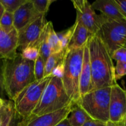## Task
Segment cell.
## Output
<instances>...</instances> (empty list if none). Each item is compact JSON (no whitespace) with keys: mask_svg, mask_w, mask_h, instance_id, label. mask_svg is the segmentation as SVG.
Segmentation results:
<instances>
[{"mask_svg":"<svg viewBox=\"0 0 126 126\" xmlns=\"http://www.w3.org/2000/svg\"><path fill=\"white\" fill-rule=\"evenodd\" d=\"M91 70L89 91L111 87L117 83L111 55L98 34L92 35L87 43Z\"/></svg>","mask_w":126,"mask_h":126,"instance_id":"1","label":"cell"},{"mask_svg":"<svg viewBox=\"0 0 126 126\" xmlns=\"http://www.w3.org/2000/svg\"><path fill=\"white\" fill-rule=\"evenodd\" d=\"M34 62L22 58L18 52L13 58L3 59L2 77L6 95L13 101L21 91L35 81Z\"/></svg>","mask_w":126,"mask_h":126,"instance_id":"2","label":"cell"},{"mask_svg":"<svg viewBox=\"0 0 126 126\" xmlns=\"http://www.w3.org/2000/svg\"><path fill=\"white\" fill-rule=\"evenodd\" d=\"M73 103L66 94L61 79L52 76L32 114L35 116L45 115L68 107Z\"/></svg>","mask_w":126,"mask_h":126,"instance_id":"3","label":"cell"},{"mask_svg":"<svg viewBox=\"0 0 126 126\" xmlns=\"http://www.w3.org/2000/svg\"><path fill=\"white\" fill-rule=\"evenodd\" d=\"M84 46L66 49L63 60L64 72L62 81L66 94L74 103H76L80 98L79 78Z\"/></svg>","mask_w":126,"mask_h":126,"instance_id":"4","label":"cell"},{"mask_svg":"<svg viewBox=\"0 0 126 126\" xmlns=\"http://www.w3.org/2000/svg\"><path fill=\"white\" fill-rule=\"evenodd\" d=\"M111 87L89 91L80 97L76 103L92 119L109 122V103Z\"/></svg>","mask_w":126,"mask_h":126,"instance_id":"5","label":"cell"},{"mask_svg":"<svg viewBox=\"0 0 126 126\" xmlns=\"http://www.w3.org/2000/svg\"><path fill=\"white\" fill-rule=\"evenodd\" d=\"M51 78L50 75L35 80L21 91L13 100L15 110L21 117L27 118L32 114Z\"/></svg>","mask_w":126,"mask_h":126,"instance_id":"6","label":"cell"},{"mask_svg":"<svg viewBox=\"0 0 126 126\" xmlns=\"http://www.w3.org/2000/svg\"><path fill=\"white\" fill-rule=\"evenodd\" d=\"M111 55L121 47H126V20L107 18L97 32Z\"/></svg>","mask_w":126,"mask_h":126,"instance_id":"7","label":"cell"},{"mask_svg":"<svg viewBox=\"0 0 126 126\" xmlns=\"http://www.w3.org/2000/svg\"><path fill=\"white\" fill-rule=\"evenodd\" d=\"M76 11V21L82 25L92 34H97L101 26L107 19L102 14H97L87 0H73Z\"/></svg>","mask_w":126,"mask_h":126,"instance_id":"8","label":"cell"},{"mask_svg":"<svg viewBox=\"0 0 126 126\" xmlns=\"http://www.w3.org/2000/svg\"><path fill=\"white\" fill-rule=\"evenodd\" d=\"M126 92L118 83L111 87L109 121L113 124L126 121Z\"/></svg>","mask_w":126,"mask_h":126,"instance_id":"9","label":"cell"},{"mask_svg":"<svg viewBox=\"0 0 126 126\" xmlns=\"http://www.w3.org/2000/svg\"><path fill=\"white\" fill-rule=\"evenodd\" d=\"M47 22L45 14H39L34 20L17 31V50L21 52L34 43L39 38Z\"/></svg>","mask_w":126,"mask_h":126,"instance_id":"10","label":"cell"},{"mask_svg":"<svg viewBox=\"0 0 126 126\" xmlns=\"http://www.w3.org/2000/svg\"><path fill=\"white\" fill-rule=\"evenodd\" d=\"M72 104L45 115L35 116L31 114L27 118H22L18 126H56L67 118L71 111Z\"/></svg>","mask_w":126,"mask_h":126,"instance_id":"11","label":"cell"},{"mask_svg":"<svg viewBox=\"0 0 126 126\" xmlns=\"http://www.w3.org/2000/svg\"><path fill=\"white\" fill-rule=\"evenodd\" d=\"M39 15L34 9L32 1L26 0L13 13L14 27L17 32L34 20Z\"/></svg>","mask_w":126,"mask_h":126,"instance_id":"12","label":"cell"},{"mask_svg":"<svg viewBox=\"0 0 126 126\" xmlns=\"http://www.w3.org/2000/svg\"><path fill=\"white\" fill-rule=\"evenodd\" d=\"M17 53L16 30L7 33L0 27V59H11L14 57Z\"/></svg>","mask_w":126,"mask_h":126,"instance_id":"13","label":"cell"},{"mask_svg":"<svg viewBox=\"0 0 126 126\" xmlns=\"http://www.w3.org/2000/svg\"><path fill=\"white\" fill-rule=\"evenodd\" d=\"M91 6L95 11L100 12L101 14L108 19L126 20L117 8L114 0H97Z\"/></svg>","mask_w":126,"mask_h":126,"instance_id":"14","label":"cell"},{"mask_svg":"<svg viewBox=\"0 0 126 126\" xmlns=\"http://www.w3.org/2000/svg\"><path fill=\"white\" fill-rule=\"evenodd\" d=\"M91 82V70L87 44L84 47L83 59L79 78L80 97L89 92Z\"/></svg>","mask_w":126,"mask_h":126,"instance_id":"15","label":"cell"},{"mask_svg":"<svg viewBox=\"0 0 126 126\" xmlns=\"http://www.w3.org/2000/svg\"><path fill=\"white\" fill-rule=\"evenodd\" d=\"M93 34L89 32L84 26L75 21L74 29L71 39L66 49H78L83 47Z\"/></svg>","mask_w":126,"mask_h":126,"instance_id":"16","label":"cell"},{"mask_svg":"<svg viewBox=\"0 0 126 126\" xmlns=\"http://www.w3.org/2000/svg\"><path fill=\"white\" fill-rule=\"evenodd\" d=\"M66 119L69 126H82L85 123L92 119L80 106L74 102Z\"/></svg>","mask_w":126,"mask_h":126,"instance_id":"17","label":"cell"},{"mask_svg":"<svg viewBox=\"0 0 126 126\" xmlns=\"http://www.w3.org/2000/svg\"><path fill=\"white\" fill-rule=\"evenodd\" d=\"M21 117L15 110L13 102L6 100L5 110L1 120V126H18Z\"/></svg>","mask_w":126,"mask_h":126,"instance_id":"18","label":"cell"},{"mask_svg":"<svg viewBox=\"0 0 126 126\" xmlns=\"http://www.w3.org/2000/svg\"><path fill=\"white\" fill-rule=\"evenodd\" d=\"M64 50L58 53H53L49 56L45 62L44 78L50 76L53 69L63 62L65 54Z\"/></svg>","mask_w":126,"mask_h":126,"instance_id":"19","label":"cell"},{"mask_svg":"<svg viewBox=\"0 0 126 126\" xmlns=\"http://www.w3.org/2000/svg\"><path fill=\"white\" fill-rule=\"evenodd\" d=\"M51 23V22H47L46 25L44 26V28L43 29V32H42V33H43V39H42L40 47H39V55L41 56L44 62H46L47 59L51 54L47 40L49 27H50Z\"/></svg>","mask_w":126,"mask_h":126,"instance_id":"20","label":"cell"},{"mask_svg":"<svg viewBox=\"0 0 126 126\" xmlns=\"http://www.w3.org/2000/svg\"><path fill=\"white\" fill-rule=\"evenodd\" d=\"M47 40L51 54L58 53L63 51L62 49L60 40H59V38H58L56 32L54 30L52 23H50V27H49Z\"/></svg>","mask_w":126,"mask_h":126,"instance_id":"21","label":"cell"},{"mask_svg":"<svg viewBox=\"0 0 126 126\" xmlns=\"http://www.w3.org/2000/svg\"><path fill=\"white\" fill-rule=\"evenodd\" d=\"M0 27L7 33H10L15 29L14 27L13 14L6 11L4 12L0 18Z\"/></svg>","mask_w":126,"mask_h":126,"instance_id":"22","label":"cell"},{"mask_svg":"<svg viewBox=\"0 0 126 126\" xmlns=\"http://www.w3.org/2000/svg\"><path fill=\"white\" fill-rule=\"evenodd\" d=\"M73 29L74 25L69 28H68V29L56 33L57 35L58 38H59V40H60L62 49L63 50H65V51L66 49H67V47L70 41L71 36H72Z\"/></svg>","mask_w":126,"mask_h":126,"instance_id":"23","label":"cell"},{"mask_svg":"<svg viewBox=\"0 0 126 126\" xmlns=\"http://www.w3.org/2000/svg\"><path fill=\"white\" fill-rule=\"evenodd\" d=\"M22 58L34 62L39 55V49L33 46H28L20 52Z\"/></svg>","mask_w":126,"mask_h":126,"instance_id":"24","label":"cell"},{"mask_svg":"<svg viewBox=\"0 0 126 126\" xmlns=\"http://www.w3.org/2000/svg\"><path fill=\"white\" fill-rule=\"evenodd\" d=\"M35 11L39 14H46L54 0H31Z\"/></svg>","mask_w":126,"mask_h":126,"instance_id":"25","label":"cell"},{"mask_svg":"<svg viewBox=\"0 0 126 126\" xmlns=\"http://www.w3.org/2000/svg\"><path fill=\"white\" fill-rule=\"evenodd\" d=\"M45 62L40 55H38L34 61V75L35 80L41 79L44 78Z\"/></svg>","mask_w":126,"mask_h":126,"instance_id":"26","label":"cell"},{"mask_svg":"<svg viewBox=\"0 0 126 126\" xmlns=\"http://www.w3.org/2000/svg\"><path fill=\"white\" fill-rule=\"evenodd\" d=\"M25 1L26 0H0V2L3 6L5 11L13 14Z\"/></svg>","mask_w":126,"mask_h":126,"instance_id":"27","label":"cell"},{"mask_svg":"<svg viewBox=\"0 0 126 126\" xmlns=\"http://www.w3.org/2000/svg\"><path fill=\"white\" fill-rule=\"evenodd\" d=\"M114 71L116 81L121 79L126 74V63L116 62V65L114 66Z\"/></svg>","mask_w":126,"mask_h":126,"instance_id":"28","label":"cell"},{"mask_svg":"<svg viewBox=\"0 0 126 126\" xmlns=\"http://www.w3.org/2000/svg\"><path fill=\"white\" fill-rule=\"evenodd\" d=\"M111 57L116 62L126 63V47H121L112 54Z\"/></svg>","mask_w":126,"mask_h":126,"instance_id":"29","label":"cell"},{"mask_svg":"<svg viewBox=\"0 0 126 126\" xmlns=\"http://www.w3.org/2000/svg\"><path fill=\"white\" fill-rule=\"evenodd\" d=\"M64 72V66H63V62H62L61 63L57 65L55 68L52 71L51 74L52 76H54V77L59 78L62 79L63 75Z\"/></svg>","mask_w":126,"mask_h":126,"instance_id":"30","label":"cell"},{"mask_svg":"<svg viewBox=\"0 0 126 126\" xmlns=\"http://www.w3.org/2000/svg\"><path fill=\"white\" fill-rule=\"evenodd\" d=\"M2 68H3V59H0V98L2 100H5L4 98L6 95L4 88Z\"/></svg>","mask_w":126,"mask_h":126,"instance_id":"31","label":"cell"},{"mask_svg":"<svg viewBox=\"0 0 126 126\" xmlns=\"http://www.w3.org/2000/svg\"><path fill=\"white\" fill-rule=\"evenodd\" d=\"M120 13L126 18V0H114Z\"/></svg>","mask_w":126,"mask_h":126,"instance_id":"32","label":"cell"},{"mask_svg":"<svg viewBox=\"0 0 126 126\" xmlns=\"http://www.w3.org/2000/svg\"><path fill=\"white\" fill-rule=\"evenodd\" d=\"M107 124L108 123H104L95 119H91L85 123L82 126H107Z\"/></svg>","mask_w":126,"mask_h":126,"instance_id":"33","label":"cell"},{"mask_svg":"<svg viewBox=\"0 0 126 126\" xmlns=\"http://www.w3.org/2000/svg\"><path fill=\"white\" fill-rule=\"evenodd\" d=\"M6 100L4 101V103L2 107H1V108H0V126H1V120H2V116H3L4 112V110H5V103H6Z\"/></svg>","mask_w":126,"mask_h":126,"instance_id":"34","label":"cell"},{"mask_svg":"<svg viewBox=\"0 0 126 126\" xmlns=\"http://www.w3.org/2000/svg\"><path fill=\"white\" fill-rule=\"evenodd\" d=\"M56 126H69L68 122L67 119H65L63 121L61 122V123H59V124H57Z\"/></svg>","mask_w":126,"mask_h":126,"instance_id":"35","label":"cell"},{"mask_svg":"<svg viewBox=\"0 0 126 126\" xmlns=\"http://www.w3.org/2000/svg\"><path fill=\"white\" fill-rule=\"evenodd\" d=\"M5 12V10H4V8L3 6L2 5V4L0 2V18H1V17H2V16L3 15L4 12Z\"/></svg>","mask_w":126,"mask_h":126,"instance_id":"36","label":"cell"},{"mask_svg":"<svg viewBox=\"0 0 126 126\" xmlns=\"http://www.w3.org/2000/svg\"><path fill=\"white\" fill-rule=\"evenodd\" d=\"M113 126H126V121L121 122V123H117V124H113Z\"/></svg>","mask_w":126,"mask_h":126,"instance_id":"37","label":"cell"},{"mask_svg":"<svg viewBox=\"0 0 126 126\" xmlns=\"http://www.w3.org/2000/svg\"><path fill=\"white\" fill-rule=\"evenodd\" d=\"M107 126H113V124L111 123V122H108V124H107Z\"/></svg>","mask_w":126,"mask_h":126,"instance_id":"38","label":"cell"},{"mask_svg":"<svg viewBox=\"0 0 126 126\" xmlns=\"http://www.w3.org/2000/svg\"><path fill=\"white\" fill-rule=\"evenodd\" d=\"M5 100H4V102H1V103H0V108H1V107H2V105H3L4 103V101H5Z\"/></svg>","mask_w":126,"mask_h":126,"instance_id":"39","label":"cell"},{"mask_svg":"<svg viewBox=\"0 0 126 126\" xmlns=\"http://www.w3.org/2000/svg\"><path fill=\"white\" fill-rule=\"evenodd\" d=\"M4 100H2V99H1V98H0V103H1V102H4Z\"/></svg>","mask_w":126,"mask_h":126,"instance_id":"40","label":"cell"}]
</instances>
